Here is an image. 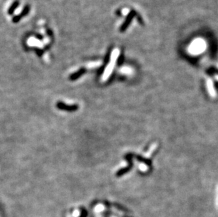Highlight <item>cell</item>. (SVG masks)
Wrapping results in <instances>:
<instances>
[{
	"mask_svg": "<svg viewBox=\"0 0 218 217\" xmlns=\"http://www.w3.org/2000/svg\"><path fill=\"white\" fill-rule=\"evenodd\" d=\"M134 14H135V13L133 12V11H132V12H131L130 14H129V16L127 17V20H126V21L124 22V23L121 26V31H124L125 30L127 29V28L129 26V23H130L131 21V19H132L133 16H134Z\"/></svg>",
	"mask_w": 218,
	"mask_h": 217,
	"instance_id": "obj_1",
	"label": "cell"
}]
</instances>
